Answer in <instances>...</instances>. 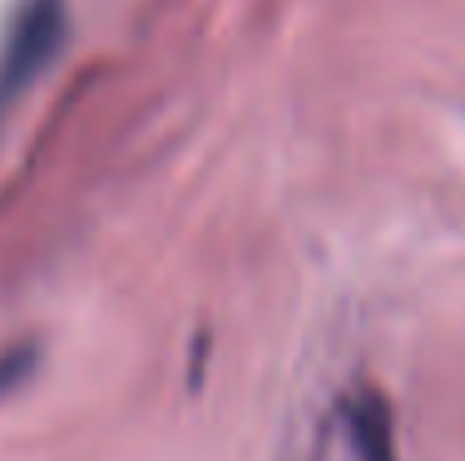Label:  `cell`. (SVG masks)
Returning a JSON list of instances; mask_svg holds the SVG:
<instances>
[{
  "label": "cell",
  "mask_w": 465,
  "mask_h": 461,
  "mask_svg": "<svg viewBox=\"0 0 465 461\" xmlns=\"http://www.w3.org/2000/svg\"><path fill=\"white\" fill-rule=\"evenodd\" d=\"M65 33V0H21L0 37V111L33 86Z\"/></svg>",
  "instance_id": "obj_1"
}]
</instances>
